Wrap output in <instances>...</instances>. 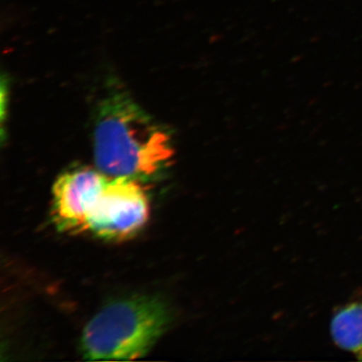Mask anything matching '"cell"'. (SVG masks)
<instances>
[{
    "label": "cell",
    "instance_id": "1",
    "mask_svg": "<svg viewBox=\"0 0 362 362\" xmlns=\"http://www.w3.org/2000/svg\"><path fill=\"white\" fill-rule=\"evenodd\" d=\"M93 113L95 161L104 175L144 181L160 175L173 163L175 149L170 130L118 81H107Z\"/></svg>",
    "mask_w": 362,
    "mask_h": 362
},
{
    "label": "cell",
    "instance_id": "2",
    "mask_svg": "<svg viewBox=\"0 0 362 362\" xmlns=\"http://www.w3.org/2000/svg\"><path fill=\"white\" fill-rule=\"evenodd\" d=\"M169 321L168 306L157 298L112 302L86 325L83 356L88 361H134L151 349Z\"/></svg>",
    "mask_w": 362,
    "mask_h": 362
},
{
    "label": "cell",
    "instance_id": "3",
    "mask_svg": "<svg viewBox=\"0 0 362 362\" xmlns=\"http://www.w3.org/2000/svg\"><path fill=\"white\" fill-rule=\"evenodd\" d=\"M141 181L110 177L98 194L88 221V232L107 240H128L149 218V199Z\"/></svg>",
    "mask_w": 362,
    "mask_h": 362
},
{
    "label": "cell",
    "instance_id": "4",
    "mask_svg": "<svg viewBox=\"0 0 362 362\" xmlns=\"http://www.w3.org/2000/svg\"><path fill=\"white\" fill-rule=\"evenodd\" d=\"M108 176L98 169L81 168L66 171L52 187V220L62 232H88L95 199Z\"/></svg>",
    "mask_w": 362,
    "mask_h": 362
},
{
    "label": "cell",
    "instance_id": "5",
    "mask_svg": "<svg viewBox=\"0 0 362 362\" xmlns=\"http://www.w3.org/2000/svg\"><path fill=\"white\" fill-rule=\"evenodd\" d=\"M331 335L340 349L356 354L362 361V304L347 305L331 321Z\"/></svg>",
    "mask_w": 362,
    "mask_h": 362
}]
</instances>
